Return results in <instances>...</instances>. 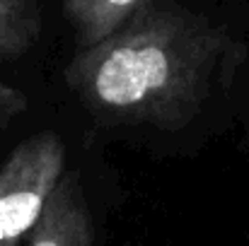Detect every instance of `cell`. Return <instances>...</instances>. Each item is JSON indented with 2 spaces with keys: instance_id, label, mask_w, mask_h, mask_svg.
I'll return each mask as SVG.
<instances>
[{
  "instance_id": "obj_1",
  "label": "cell",
  "mask_w": 249,
  "mask_h": 246,
  "mask_svg": "<svg viewBox=\"0 0 249 246\" xmlns=\"http://www.w3.org/2000/svg\"><path fill=\"white\" fill-rule=\"evenodd\" d=\"M235 58L240 46L223 27L181 5L153 0L109 39L83 49L66 75L104 121L181 131Z\"/></svg>"
},
{
  "instance_id": "obj_2",
  "label": "cell",
  "mask_w": 249,
  "mask_h": 246,
  "mask_svg": "<svg viewBox=\"0 0 249 246\" xmlns=\"http://www.w3.org/2000/svg\"><path fill=\"white\" fill-rule=\"evenodd\" d=\"M66 174V145L39 133L0 166V246H24Z\"/></svg>"
},
{
  "instance_id": "obj_3",
  "label": "cell",
  "mask_w": 249,
  "mask_h": 246,
  "mask_svg": "<svg viewBox=\"0 0 249 246\" xmlns=\"http://www.w3.org/2000/svg\"><path fill=\"white\" fill-rule=\"evenodd\" d=\"M24 246H94V222L75 174H63Z\"/></svg>"
},
{
  "instance_id": "obj_4",
  "label": "cell",
  "mask_w": 249,
  "mask_h": 246,
  "mask_svg": "<svg viewBox=\"0 0 249 246\" xmlns=\"http://www.w3.org/2000/svg\"><path fill=\"white\" fill-rule=\"evenodd\" d=\"M39 36L34 0H0V63L24 56ZM27 109V97L0 78V128Z\"/></svg>"
},
{
  "instance_id": "obj_5",
  "label": "cell",
  "mask_w": 249,
  "mask_h": 246,
  "mask_svg": "<svg viewBox=\"0 0 249 246\" xmlns=\"http://www.w3.org/2000/svg\"><path fill=\"white\" fill-rule=\"evenodd\" d=\"M148 2L153 0H63V10L80 49H89L119 32Z\"/></svg>"
}]
</instances>
